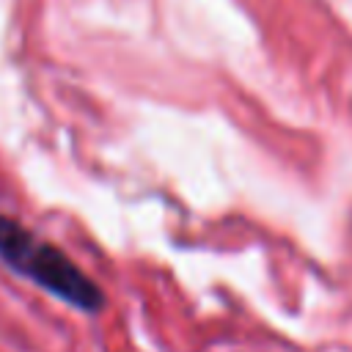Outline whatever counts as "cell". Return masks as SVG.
<instances>
[{"instance_id": "6da1fadb", "label": "cell", "mask_w": 352, "mask_h": 352, "mask_svg": "<svg viewBox=\"0 0 352 352\" xmlns=\"http://www.w3.org/2000/svg\"><path fill=\"white\" fill-rule=\"evenodd\" d=\"M0 258L36 286L80 311H96L102 305V292L69 256L6 214H0Z\"/></svg>"}]
</instances>
